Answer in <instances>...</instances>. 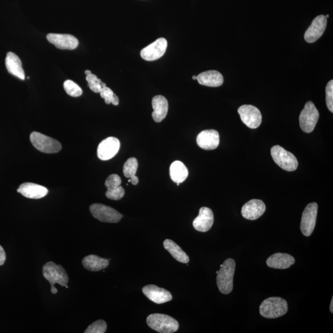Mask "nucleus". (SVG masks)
<instances>
[{
  "label": "nucleus",
  "mask_w": 333,
  "mask_h": 333,
  "mask_svg": "<svg viewBox=\"0 0 333 333\" xmlns=\"http://www.w3.org/2000/svg\"><path fill=\"white\" fill-rule=\"evenodd\" d=\"M236 262L233 259H228L221 265L218 271L217 285L222 294L228 295L233 289V277Z\"/></svg>",
  "instance_id": "f257e3e1"
},
{
  "label": "nucleus",
  "mask_w": 333,
  "mask_h": 333,
  "mask_svg": "<svg viewBox=\"0 0 333 333\" xmlns=\"http://www.w3.org/2000/svg\"><path fill=\"white\" fill-rule=\"evenodd\" d=\"M43 276L50 283L51 291L54 295L57 293V289L54 287L55 284L65 286L69 282V277L64 268L53 262H49L43 267Z\"/></svg>",
  "instance_id": "f03ea898"
},
{
  "label": "nucleus",
  "mask_w": 333,
  "mask_h": 333,
  "mask_svg": "<svg viewBox=\"0 0 333 333\" xmlns=\"http://www.w3.org/2000/svg\"><path fill=\"white\" fill-rule=\"evenodd\" d=\"M288 310V303L280 297L265 299L260 305V314L266 319H277L284 316Z\"/></svg>",
  "instance_id": "7ed1b4c3"
},
{
  "label": "nucleus",
  "mask_w": 333,
  "mask_h": 333,
  "mask_svg": "<svg viewBox=\"0 0 333 333\" xmlns=\"http://www.w3.org/2000/svg\"><path fill=\"white\" fill-rule=\"evenodd\" d=\"M146 322L151 329L161 333L175 332L179 328V322L173 317L165 314L149 315Z\"/></svg>",
  "instance_id": "20e7f679"
},
{
  "label": "nucleus",
  "mask_w": 333,
  "mask_h": 333,
  "mask_svg": "<svg viewBox=\"0 0 333 333\" xmlns=\"http://www.w3.org/2000/svg\"><path fill=\"white\" fill-rule=\"evenodd\" d=\"M271 155L275 163L282 169L292 172L298 169V161L295 155L282 146H273L271 149Z\"/></svg>",
  "instance_id": "39448f33"
},
{
  "label": "nucleus",
  "mask_w": 333,
  "mask_h": 333,
  "mask_svg": "<svg viewBox=\"0 0 333 333\" xmlns=\"http://www.w3.org/2000/svg\"><path fill=\"white\" fill-rule=\"evenodd\" d=\"M30 142L39 151L47 154H54L61 151L62 146L57 140L44 134L33 131L30 134Z\"/></svg>",
  "instance_id": "423d86ee"
},
{
  "label": "nucleus",
  "mask_w": 333,
  "mask_h": 333,
  "mask_svg": "<svg viewBox=\"0 0 333 333\" xmlns=\"http://www.w3.org/2000/svg\"><path fill=\"white\" fill-rule=\"evenodd\" d=\"M319 112L314 103H306L299 116V124L302 131L308 133L312 132L319 121Z\"/></svg>",
  "instance_id": "0eeeda50"
},
{
  "label": "nucleus",
  "mask_w": 333,
  "mask_h": 333,
  "mask_svg": "<svg viewBox=\"0 0 333 333\" xmlns=\"http://www.w3.org/2000/svg\"><path fill=\"white\" fill-rule=\"evenodd\" d=\"M91 214L94 218L103 222L118 223L123 218V216L112 207L104 205L102 204H93L90 207Z\"/></svg>",
  "instance_id": "6e6552de"
},
{
  "label": "nucleus",
  "mask_w": 333,
  "mask_h": 333,
  "mask_svg": "<svg viewBox=\"0 0 333 333\" xmlns=\"http://www.w3.org/2000/svg\"><path fill=\"white\" fill-rule=\"evenodd\" d=\"M318 212V204L316 203L308 204L302 213L301 230L305 237H309L312 234L316 227Z\"/></svg>",
  "instance_id": "1a4fd4ad"
},
{
  "label": "nucleus",
  "mask_w": 333,
  "mask_h": 333,
  "mask_svg": "<svg viewBox=\"0 0 333 333\" xmlns=\"http://www.w3.org/2000/svg\"><path fill=\"white\" fill-rule=\"evenodd\" d=\"M241 121L247 127L255 129L261 125L262 117L258 108L252 105H243L238 110Z\"/></svg>",
  "instance_id": "9d476101"
},
{
  "label": "nucleus",
  "mask_w": 333,
  "mask_h": 333,
  "mask_svg": "<svg viewBox=\"0 0 333 333\" xmlns=\"http://www.w3.org/2000/svg\"><path fill=\"white\" fill-rule=\"evenodd\" d=\"M167 48V41L166 38H160L152 44L143 48L141 51V56L143 60L153 61L160 59L164 56Z\"/></svg>",
  "instance_id": "9b49d317"
},
{
  "label": "nucleus",
  "mask_w": 333,
  "mask_h": 333,
  "mask_svg": "<svg viewBox=\"0 0 333 333\" xmlns=\"http://www.w3.org/2000/svg\"><path fill=\"white\" fill-rule=\"evenodd\" d=\"M120 141L115 137H109L100 143L97 154L100 160L108 161L114 158L120 149Z\"/></svg>",
  "instance_id": "f8f14e48"
},
{
  "label": "nucleus",
  "mask_w": 333,
  "mask_h": 333,
  "mask_svg": "<svg viewBox=\"0 0 333 333\" xmlns=\"http://www.w3.org/2000/svg\"><path fill=\"white\" fill-rule=\"evenodd\" d=\"M327 25V17L324 15L317 16L304 34L305 41L309 44L316 42L325 32Z\"/></svg>",
  "instance_id": "ddd939ff"
},
{
  "label": "nucleus",
  "mask_w": 333,
  "mask_h": 333,
  "mask_svg": "<svg viewBox=\"0 0 333 333\" xmlns=\"http://www.w3.org/2000/svg\"><path fill=\"white\" fill-rule=\"evenodd\" d=\"M47 38L49 42L60 50H75L79 46L77 38L72 35L49 33Z\"/></svg>",
  "instance_id": "4468645a"
},
{
  "label": "nucleus",
  "mask_w": 333,
  "mask_h": 333,
  "mask_svg": "<svg viewBox=\"0 0 333 333\" xmlns=\"http://www.w3.org/2000/svg\"><path fill=\"white\" fill-rule=\"evenodd\" d=\"M142 291L149 300L158 304L166 303L173 299L172 294L169 291L153 285L145 286Z\"/></svg>",
  "instance_id": "2eb2a0df"
},
{
  "label": "nucleus",
  "mask_w": 333,
  "mask_h": 333,
  "mask_svg": "<svg viewBox=\"0 0 333 333\" xmlns=\"http://www.w3.org/2000/svg\"><path fill=\"white\" fill-rule=\"evenodd\" d=\"M122 180L121 177L116 174L108 177L105 182L107 190L106 197L109 200L119 201L121 200L125 195V189L121 186Z\"/></svg>",
  "instance_id": "dca6fc26"
},
{
  "label": "nucleus",
  "mask_w": 333,
  "mask_h": 333,
  "mask_svg": "<svg viewBox=\"0 0 333 333\" xmlns=\"http://www.w3.org/2000/svg\"><path fill=\"white\" fill-rule=\"evenodd\" d=\"M214 222V217L212 210L208 207H203L200 210V213L192 222V225L198 231L207 232L212 228Z\"/></svg>",
  "instance_id": "f3484780"
},
{
  "label": "nucleus",
  "mask_w": 333,
  "mask_h": 333,
  "mask_svg": "<svg viewBox=\"0 0 333 333\" xmlns=\"http://www.w3.org/2000/svg\"><path fill=\"white\" fill-rule=\"evenodd\" d=\"M197 142L201 148L205 150H213L219 145V133L215 130H204L198 135Z\"/></svg>",
  "instance_id": "a211bd4d"
},
{
  "label": "nucleus",
  "mask_w": 333,
  "mask_h": 333,
  "mask_svg": "<svg viewBox=\"0 0 333 333\" xmlns=\"http://www.w3.org/2000/svg\"><path fill=\"white\" fill-rule=\"evenodd\" d=\"M265 210V204L262 201L252 200L243 206L241 214L244 218L250 221H255L264 214Z\"/></svg>",
  "instance_id": "6ab92c4d"
},
{
  "label": "nucleus",
  "mask_w": 333,
  "mask_h": 333,
  "mask_svg": "<svg viewBox=\"0 0 333 333\" xmlns=\"http://www.w3.org/2000/svg\"><path fill=\"white\" fill-rule=\"evenodd\" d=\"M17 192L24 197L34 200L44 198L48 193L47 188L33 183H23L17 189Z\"/></svg>",
  "instance_id": "aec40b11"
},
{
  "label": "nucleus",
  "mask_w": 333,
  "mask_h": 333,
  "mask_svg": "<svg viewBox=\"0 0 333 333\" xmlns=\"http://www.w3.org/2000/svg\"><path fill=\"white\" fill-rule=\"evenodd\" d=\"M266 263L270 268L286 269L295 264V259L288 253L279 252L269 257Z\"/></svg>",
  "instance_id": "412c9836"
},
{
  "label": "nucleus",
  "mask_w": 333,
  "mask_h": 333,
  "mask_svg": "<svg viewBox=\"0 0 333 333\" xmlns=\"http://www.w3.org/2000/svg\"><path fill=\"white\" fill-rule=\"evenodd\" d=\"M5 64L8 71L11 74L20 79L21 80H25V72L23 68L22 62L16 54L13 52H9L6 57Z\"/></svg>",
  "instance_id": "4be33fe9"
},
{
  "label": "nucleus",
  "mask_w": 333,
  "mask_h": 333,
  "mask_svg": "<svg viewBox=\"0 0 333 333\" xmlns=\"http://www.w3.org/2000/svg\"><path fill=\"white\" fill-rule=\"evenodd\" d=\"M152 106L154 111L152 112V117L155 122H161L166 117L169 110V103L163 96L158 95L153 97L152 100Z\"/></svg>",
  "instance_id": "5701e85b"
},
{
  "label": "nucleus",
  "mask_w": 333,
  "mask_h": 333,
  "mask_svg": "<svg viewBox=\"0 0 333 333\" xmlns=\"http://www.w3.org/2000/svg\"><path fill=\"white\" fill-rule=\"evenodd\" d=\"M198 83L210 87H221L224 84V77L218 71H208L201 73L197 76Z\"/></svg>",
  "instance_id": "b1692460"
},
{
  "label": "nucleus",
  "mask_w": 333,
  "mask_h": 333,
  "mask_svg": "<svg viewBox=\"0 0 333 333\" xmlns=\"http://www.w3.org/2000/svg\"><path fill=\"white\" fill-rule=\"evenodd\" d=\"M82 264L88 270L99 271L108 267L109 262V260L100 258L96 255H89L83 259Z\"/></svg>",
  "instance_id": "393cba45"
},
{
  "label": "nucleus",
  "mask_w": 333,
  "mask_h": 333,
  "mask_svg": "<svg viewBox=\"0 0 333 333\" xmlns=\"http://www.w3.org/2000/svg\"><path fill=\"white\" fill-rule=\"evenodd\" d=\"M170 175L173 182L176 183L177 185H179L180 183H183L187 179L188 170L181 161H177L171 164Z\"/></svg>",
  "instance_id": "a878e982"
},
{
  "label": "nucleus",
  "mask_w": 333,
  "mask_h": 333,
  "mask_svg": "<svg viewBox=\"0 0 333 333\" xmlns=\"http://www.w3.org/2000/svg\"><path fill=\"white\" fill-rule=\"evenodd\" d=\"M163 244L164 248L172 255L176 261L183 263V264H188L189 261V257L178 244L169 239L165 240Z\"/></svg>",
  "instance_id": "bb28decb"
},
{
  "label": "nucleus",
  "mask_w": 333,
  "mask_h": 333,
  "mask_svg": "<svg viewBox=\"0 0 333 333\" xmlns=\"http://www.w3.org/2000/svg\"><path fill=\"white\" fill-rule=\"evenodd\" d=\"M138 167V161L135 158L128 159L124 166V175L126 178L130 180V182L133 185H136L139 182V178L136 176Z\"/></svg>",
  "instance_id": "cd10ccee"
},
{
  "label": "nucleus",
  "mask_w": 333,
  "mask_h": 333,
  "mask_svg": "<svg viewBox=\"0 0 333 333\" xmlns=\"http://www.w3.org/2000/svg\"><path fill=\"white\" fill-rule=\"evenodd\" d=\"M64 88L69 96L79 97L83 93L82 88L74 81L68 80L64 82Z\"/></svg>",
  "instance_id": "c85d7f7f"
},
{
  "label": "nucleus",
  "mask_w": 333,
  "mask_h": 333,
  "mask_svg": "<svg viewBox=\"0 0 333 333\" xmlns=\"http://www.w3.org/2000/svg\"><path fill=\"white\" fill-rule=\"evenodd\" d=\"M107 324L105 321L99 320L88 327L85 333H104L106 331Z\"/></svg>",
  "instance_id": "c756f323"
},
{
  "label": "nucleus",
  "mask_w": 333,
  "mask_h": 333,
  "mask_svg": "<svg viewBox=\"0 0 333 333\" xmlns=\"http://www.w3.org/2000/svg\"><path fill=\"white\" fill-rule=\"evenodd\" d=\"M86 80L88 82V87H89L91 91H93L94 93H96L100 92L102 88V86H101V84H102V81L100 79H97L96 75L93 74L87 75Z\"/></svg>",
  "instance_id": "7c9ffc66"
},
{
  "label": "nucleus",
  "mask_w": 333,
  "mask_h": 333,
  "mask_svg": "<svg viewBox=\"0 0 333 333\" xmlns=\"http://www.w3.org/2000/svg\"><path fill=\"white\" fill-rule=\"evenodd\" d=\"M326 103L329 111L333 112V81H330L326 87Z\"/></svg>",
  "instance_id": "2f4dec72"
},
{
  "label": "nucleus",
  "mask_w": 333,
  "mask_h": 333,
  "mask_svg": "<svg viewBox=\"0 0 333 333\" xmlns=\"http://www.w3.org/2000/svg\"><path fill=\"white\" fill-rule=\"evenodd\" d=\"M100 95L102 99H105V103L107 105H109L112 103L113 97H114V93L111 88L108 87H103L100 91Z\"/></svg>",
  "instance_id": "473e14b6"
},
{
  "label": "nucleus",
  "mask_w": 333,
  "mask_h": 333,
  "mask_svg": "<svg viewBox=\"0 0 333 333\" xmlns=\"http://www.w3.org/2000/svg\"><path fill=\"white\" fill-rule=\"evenodd\" d=\"M6 261V253L3 247L0 246V266L5 264Z\"/></svg>",
  "instance_id": "72a5a7b5"
},
{
  "label": "nucleus",
  "mask_w": 333,
  "mask_h": 333,
  "mask_svg": "<svg viewBox=\"0 0 333 333\" xmlns=\"http://www.w3.org/2000/svg\"><path fill=\"white\" fill-rule=\"evenodd\" d=\"M113 105L114 106H117L119 105V97L117 95H116L115 94H114V97H113V100L112 101V103Z\"/></svg>",
  "instance_id": "f704fd0d"
},
{
  "label": "nucleus",
  "mask_w": 333,
  "mask_h": 333,
  "mask_svg": "<svg viewBox=\"0 0 333 333\" xmlns=\"http://www.w3.org/2000/svg\"><path fill=\"white\" fill-rule=\"evenodd\" d=\"M329 309H330V311H331V312L333 313V298H332L331 304H330Z\"/></svg>",
  "instance_id": "c9c22d12"
},
{
  "label": "nucleus",
  "mask_w": 333,
  "mask_h": 333,
  "mask_svg": "<svg viewBox=\"0 0 333 333\" xmlns=\"http://www.w3.org/2000/svg\"><path fill=\"white\" fill-rule=\"evenodd\" d=\"M85 74L87 75V76L89 75H90L91 74V72L90 71H89V70H87V71H85Z\"/></svg>",
  "instance_id": "e433bc0d"
},
{
  "label": "nucleus",
  "mask_w": 333,
  "mask_h": 333,
  "mask_svg": "<svg viewBox=\"0 0 333 333\" xmlns=\"http://www.w3.org/2000/svg\"><path fill=\"white\" fill-rule=\"evenodd\" d=\"M101 86H102V88L106 87V85L105 83H104V82H102V84H101Z\"/></svg>",
  "instance_id": "4c0bfd02"
},
{
  "label": "nucleus",
  "mask_w": 333,
  "mask_h": 333,
  "mask_svg": "<svg viewBox=\"0 0 333 333\" xmlns=\"http://www.w3.org/2000/svg\"><path fill=\"white\" fill-rule=\"evenodd\" d=\"M192 79H193V80H197V76H195V75L192 76Z\"/></svg>",
  "instance_id": "58836bf2"
},
{
  "label": "nucleus",
  "mask_w": 333,
  "mask_h": 333,
  "mask_svg": "<svg viewBox=\"0 0 333 333\" xmlns=\"http://www.w3.org/2000/svg\"><path fill=\"white\" fill-rule=\"evenodd\" d=\"M329 17V14H327L326 17Z\"/></svg>",
  "instance_id": "ea45409f"
}]
</instances>
